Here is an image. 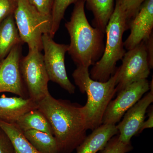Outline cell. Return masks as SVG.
Wrapping results in <instances>:
<instances>
[{
  "label": "cell",
  "mask_w": 153,
  "mask_h": 153,
  "mask_svg": "<svg viewBox=\"0 0 153 153\" xmlns=\"http://www.w3.org/2000/svg\"><path fill=\"white\" fill-rule=\"evenodd\" d=\"M37 104L50 124L58 153H71L76 149L87 136L82 105L55 98L50 93Z\"/></svg>",
  "instance_id": "1"
},
{
  "label": "cell",
  "mask_w": 153,
  "mask_h": 153,
  "mask_svg": "<svg viewBox=\"0 0 153 153\" xmlns=\"http://www.w3.org/2000/svg\"><path fill=\"white\" fill-rule=\"evenodd\" d=\"M84 0L75 4L70 21L65 26L70 38L68 54L76 67L89 68L101 58L105 48V33L91 27L85 15Z\"/></svg>",
  "instance_id": "2"
},
{
  "label": "cell",
  "mask_w": 153,
  "mask_h": 153,
  "mask_svg": "<svg viewBox=\"0 0 153 153\" xmlns=\"http://www.w3.org/2000/svg\"><path fill=\"white\" fill-rule=\"evenodd\" d=\"M118 74L117 68L107 81L102 82L91 78L88 68L78 66L72 73L74 82L80 92L87 95V102L81 107L87 130L93 131L102 124L105 111L117 93Z\"/></svg>",
  "instance_id": "3"
},
{
  "label": "cell",
  "mask_w": 153,
  "mask_h": 153,
  "mask_svg": "<svg viewBox=\"0 0 153 153\" xmlns=\"http://www.w3.org/2000/svg\"><path fill=\"white\" fill-rule=\"evenodd\" d=\"M128 26L117 3L105 29L106 41L103 54L93 65L89 74L91 79L106 82L116 70V64L122 60L126 51L123 41V33Z\"/></svg>",
  "instance_id": "4"
},
{
  "label": "cell",
  "mask_w": 153,
  "mask_h": 153,
  "mask_svg": "<svg viewBox=\"0 0 153 153\" xmlns=\"http://www.w3.org/2000/svg\"><path fill=\"white\" fill-rule=\"evenodd\" d=\"M13 15L23 44H27L29 49L42 51V36L51 31V16L41 13L28 0H17Z\"/></svg>",
  "instance_id": "5"
},
{
  "label": "cell",
  "mask_w": 153,
  "mask_h": 153,
  "mask_svg": "<svg viewBox=\"0 0 153 153\" xmlns=\"http://www.w3.org/2000/svg\"><path fill=\"white\" fill-rule=\"evenodd\" d=\"M20 69L29 98L37 102L49 94L50 80L41 51L29 49L27 55L21 58Z\"/></svg>",
  "instance_id": "6"
},
{
  "label": "cell",
  "mask_w": 153,
  "mask_h": 153,
  "mask_svg": "<svg viewBox=\"0 0 153 153\" xmlns=\"http://www.w3.org/2000/svg\"><path fill=\"white\" fill-rule=\"evenodd\" d=\"M42 44L44 65L49 80L57 83L69 94L74 93L75 86L68 79L65 64L68 45L56 43L49 34L43 35Z\"/></svg>",
  "instance_id": "7"
},
{
  "label": "cell",
  "mask_w": 153,
  "mask_h": 153,
  "mask_svg": "<svg viewBox=\"0 0 153 153\" xmlns=\"http://www.w3.org/2000/svg\"><path fill=\"white\" fill-rule=\"evenodd\" d=\"M118 74L116 86L117 93L134 82L147 79L150 73L146 44L143 41L126 52Z\"/></svg>",
  "instance_id": "8"
},
{
  "label": "cell",
  "mask_w": 153,
  "mask_h": 153,
  "mask_svg": "<svg viewBox=\"0 0 153 153\" xmlns=\"http://www.w3.org/2000/svg\"><path fill=\"white\" fill-rule=\"evenodd\" d=\"M150 90V83L144 79L134 82L118 93L116 98L110 102L105 111L102 124H114Z\"/></svg>",
  "instance_id": "9"
},
{
  "label": "cell",
  "mask_w": 153,
  "mask_h": 153,
  "mask_svg": "<svg viewBox=\"0 0 153 153\" xmlns=\"http://www.w3.org/2000/svg\"><path fill=\"white\" fill-rule=\"evenodd\" d=\"M17 44L0 62V93L8 92L23 98H29L20 69L22 45Z\"/></svg>",
  "instance_id": "10"
},
{
  "label": "cell",
  "mask_w": 153,
  "mask_h": 153,
  "mask_svg": "<svg viewBox=\"0 0 153 153\" xmlns=\"http://www.w3.org/2000/svg\"><path fill=\"white\" fill-rule=\"evenodd\" d=\"M150 90L126 112L122 120L116 126L120 140L123 142L130 143L131 138L138 134L145 121L147 109L153 102V79L150 84Z\"/></svg>",
  "instance_id": "11"
},
{
  "label": "cell",
  "mask_w": 153,
  "mask_h": 153,
  "mask_svg": "<svg viewBox=\"0 0 153 153\" xmlns=\"http://www.w3.org/2000/svg\"><path fill=\"white\" fill-rule=\"evenodd\" d=\"M130 33L124 42L127 50L133 49L153 34V0H146L135 16L129 22Z\"/></svg>",
  "instance_id": "12"
},
{
  "label": "cell",
  "mask_w": 153,
  "mask_h": 153,
  "mask_svg": "<svg viewBox=\"0 0 153 153\" xmlns=\"http://www.w3.org/2000/svg\"><path fill=\"white\" fill-rule=\"evenodd\" d=\"M36 102L30 98L21 97H0V120L9 123H15L22 115L38 108Z\"/></svg>",
  "instance_id": "13"
},
{
  "label": "cell",
  "mask_w": 153,
  "mask_h": 153,
  "mask_svg": "<svg viewBox=\"0 0 153 153\" xmlns=\"http://www.w3.org/2000/svg\"><path fill=\"white\" fill-rule=\"evenodd\" d=\"M119 134L116 125L102 124L86 136L76 149V153H96L102 150L110 139Z\"/></svg>",
  "instance_id": "14"
},
{
  "label": "cell",
  "mask_w": 153,
  "mask_h": 153,
  "mask_svg": "<svg viewBox=\"0 0 153 153\" xmlns=\"http://www.w3.org/2000/svg\"><path fill=\"white\" fill-rule=\"evenodd\" d=\"M23 44L12 15L0 24V62L4 59L17 44Z\"/></svg>",
  "instance_id": "15"
},
{
  "label": "cell",
  "mask_w": 153,
  "mask_h": 153,
  "mask_svg": "<svg viewBox=\"0 0 153 153\" xmlns=\"http://www.w3.org/2000/svg\"><path fill=\"white\" fill-rule=\"evenodd\" d=\"M86 7L93 13L92 25L105 33V29L114 10V0H84Z\"/></svg>",
  "instance_id": "16"
},
{
  "label": "cell",
  "mask_w": 153,
  "mask_h": 153,
  "mask_svg": "<svg viewBox=\"0 0 153 153\" xmlns=\"http://www.w3.org/2000/svg\"><path fill=\"white\" fill-rule=\"evenodd\" d=\"M15 123L23 132L35 130L53 135L49 121L38 108L32 110L22 115Z\"/></svg>",
  "instance_id": "17"
},
{
  "label": "cell",
  "mask_w": 153,
  "mask_h": 153,
  "mask_svg": "<svg viewBox=\"0 0 153 153\" xmlns=\"http://www.w3.org/2000/svg\"><path fill=\"white\" fill-rule=\"evenodd\" d=\"M0 128L10 140L15 153H40L15 123H9L0 120Z\"/></svg>",
  "instance_id": "18"
},
{
  "label": "cell",
  "mask_w": 153,
  "mask_h": 153,
  "mask_svg": "<svg viewBox=\"0 0 153 153\" xmlns=\"http://www.w3.org/2000/svg\"><path fill=\"white\" fill-rule=\"evenodd\" d=\"M26 138L40 153H58L57 142L52 134L30 130L23 132Z\"/></svg>",
  "instance_id": "19"
},
{
  "label": "cell",
  "mask_w": 153,
  "mask_h": 153,
  "mask_svg": "<svg viewBox=\"0 0 153 153\" xmlns=\"http://www.w3.org/2000/svg\"><path fill=\"white\" fill-rule=\"evenodd\" d=\"M79 0H54L51 13L52 25L49 35L54 38L60 27V23L64 18V14L68 6L75 4Z\"/></svg>",
  "instance_id": "20"
},
{
  "label": "cell",
  "mask_w": 153,
  "mask_h": 153,
  "mask_svg": "<svg viewBox=\"0 0 153 153\" xmlns=\"http://www.w3.org/2000/svg\"><path fill=\"white\" fill-rule=\"evenodd\" d=\"M146 0H115L128 26L129 23L135 16Z\"/></svg>",
  "instance_id": "21"
},
{
  "label": "cell",
  "mask_w": 153,
  "mask_h": 153,
  "mask_svg": "<svg viewBox=\"0 0 153 153\" xmlns=\"http://www.w3.org/2000/svg\"><path fill=\"white\" fill-rule=\"evenodd\" d=\"M133 149L131 142L125 143L120 140L119 134L110 139L100 153H126Z\"/></svg>",
  "instance_id": "22"
},
{
  "label": "cell",
  "mask_w": 153,
  "mask_h": 153,
  "mask_svg": "<svg viewBox=\"0 0 153 153\" xmlns=\"http://www.w3.org/2000/svg\"><path fill=\"white\" fill-rule=\"evenodd\" d=\"M16 7L17 0H0V24L13 15Z\"/></svg>",
  "instance_id": "23"
},
{
  "label": "cell",
  "mask_w": 153,
  "mask_h": 153,
  "mask_svg": "<svg viewBox=\"0 0 153 153\" xmlns=\"http://www.w3.org/2000/svg\"><path fill=\"white\" fill-rule=\"evenodd\" d=\"M28 1L41 13L51 16L54 0H28Z\"/></svg>",
  "instance_id": "24"
},
{
  "label": "cell",
  "mask_w": 153,
  "mask_h": 153,
  "mask_svg": "<svg viewBox=\"0 0 153 153\" xmlns=\"http://www.w3.org/2000/svg\"><path fill=\"white\" fill-rule=\"evenodd\" d=\"M0 153H15L13 147L8 136L0 128Z\"/></svg>",
  "instance_id": "25"
},
{
  "label": "cell",
  "mask_w": 153,
  "mask_h": 153,
  "mask_svg": "<svg viewBox=\"0 0 153 153\" xmlns=\"http://www.w3.org/2000/svg\"><path fill=\"white\" fill-rule=\"evenodd\" d=\"M146 44L148 60L150 67L152 68L153 67V34L147 40L144 41Z\"/></svg>",
  "instance_id": "26"
},
{
  "label": "cell",
  "mask_w": 153,
  "mask_h": 153,
  "mask_svg": "<svg viewBox=\"0 0 153 153\" xmlns=\"http://www.w3.org/2000/svg\"><path fill=\"white\" fill-rule=\"evenodd\" d=\"M150 110L148 114V119L144 121L143 123L138 134L141 133L144 129L147 128H153V106H151Z\"/></svg>",
  "instance_id": "27"
}]
</instances>
